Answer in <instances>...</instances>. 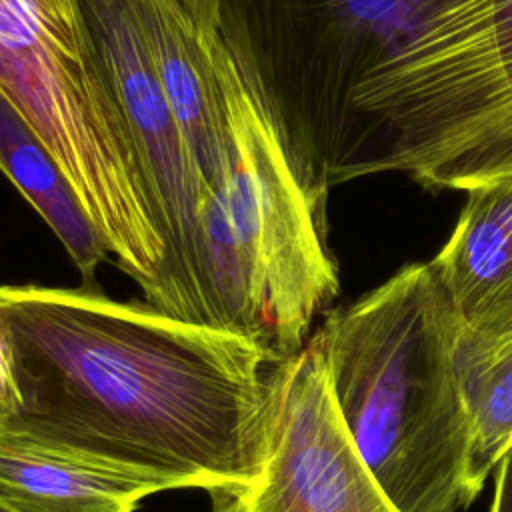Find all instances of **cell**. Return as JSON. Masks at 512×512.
<instances>
[{"mask_svg":"<svg viewBox=\"0 0 512 512\" xmlns=\"http://www.w3.org/2000/svg\"><path fill=\"white\" fill-rule=\"evenodd\" d=\"M0 314L16 386L0 430L162 490L260 478L274 366L252 344L96 284H4Z\"/></svg>","mask_w":512,"mask_h":512,"instance_id":"cell-1","label":"cell"},{"mask_svg":"<svg viewBox=\"0 0 512 512\" xmlns=\"http://www.w3.org/2000/svg\"><path fill=\"white\" fill-rule=\"evenodd\" d=\"M340 422L398 512H458L470 422L458 318L430 264H408L310 336Z\"/></svg>","mask_w":512,"mask_h":512,"instance_id":"cell-2","label":"cell"},{"mask_svg":"<svg viewBox=\"0 0 512 512\" xmlns=\"http://www.w3.org/2000/svg\"><path fill=\"white\" fill-rule=\"evenodd\" d=\"M228 158L204 192L202 326L252 344L270 366L294 358L340 290L326 206L312 198L260 100L218 34Z\"/></svg>","mask_w":512,"mask_h":512,"instance_id":"cell-3","label":"cell"},{"mask_svg":"<svg viewBox=\"0 0 512 512\" xmlns=\"http://www.w3.org/2000/svg\"><path fill=\"white\" fill-rule=\"evenodd\" d=\"M376 172L454 190L512 174V0H460L360 86L336 186Z\"/></svg>","mask_w":512,"mask_h":512,"instance_id":"cell-4","label":"cell"},{"mask_svg":"<svg viewBox=\"0 0 512 512\" xmlns=\"http://www.w3.org/2000/svg\"><path fill=\"white\" fill-rule=\"evenodd\" d=\"M0 94L68 178L108 258L154 306L166 242L80 0H0Z\"/></svg>","mask_w":512,"mask_h":512,"instance_id":"cell-5","label":"cell"},{"mask_svg":"<svg viewBox=\"0 0 512 512\" xmlns=\"http://www.w3.org/2000/svg\"><path fill=\"white\" fill-rule=\"evenodd\" d=\"M460 0H200L314 200L336 186L360 86Z\"/></svg>","mask_w":512,"mask_h":512,"instance_id":"cell-6","label":"cell"},{"mask_svg":"<svg viewBox=\"0 0 512 512\" xmlns=\"http://www.w3.org/2000/svg\"><path fill=\"white\" fill-rule=\"evenodd\" d=\"M80 6L132 134L166 242L162 292L154 308L202 326L200 168L156 74L134 0H80Z\"/></svg>","mask_w":512,"mask_h":512,"instance_id":"cell-7","label":"cell"},{"mask_svg":"<svg viewBox=\"0 0 512 512\" xmlns=\"http://www.w3.org/2000/svg\"><path fill=\"white\" fill-rule=\"evenodd\" d=\"M246 504L248 512H398L340 422L312 338L274 366L268 452Z\"/></svg>","mask_w":512,"mask_h":512,"instance_id":"cell-8","label":"cell"},{"mask_svg":"<svg viewBox=\"0 0 512 512\" xmlns=\"http://www.w3.org/2000/svg\"><path fill=\"white\" fill-rule=\"evenodd\" d=\"M134 6L206 192L224 170L230 140L218 70V30L200 0H134Z\"/></svg>","mask_w":512,"mask_h":512,"instance_id":"cell-9","label":"cell"},{"mask_svg":"<svg viewBox=\"0 0 512 512\" xmlns=\"http://www.w3.org/2000/svg\"><path fill=\"white\" fill-rule=\"evenodd\" d=\"M452 236L428 262L470 344L512 334V174L466 190Z\"/></svg>","mask_w":512,"mask_h":512,"instance_id":"cell-10","label":"cell"},{"mask_svg":"<svg viewBox=\"0 0 512 512\" xmlns=\"http://www.w3.org/2000/svg\"><path fill=\"white\" fill-rule=\"evenodd\" d=\"M156 492L150 480L0 430V508L8 512H134Z\"/></svg>","mask_w":512,"mask_h":512,"instance_id":"cell-11","label":"cell"},{"mask_svg":"<svg viewBox=\"0 0 512 512\" xmlns=\"http://www.w3.org/2000/svg\"><path fill=\"white\" fill-rule=\"evenodd\" d=\"M0 172L56 234L82 284L94 286L96 268L108 260L106 244L48 148L2 94Z\"/></svg>","mask_w":512,"mask_h":512,"instance_id":"cell-12","label":"cell"},{"mask_svg":"<svg viewBox=\"0 0 512 512\" xmlns=\"http://www.w3.org/2000/svg\"><path fill=\"white\" fill-rule=\"evenodd\" d=\"M456 362L470 422L466 476L478 496L512 448V334L490 344L460 336Z\"/></svg>","mask_w":512,"mask_h":512,"instance_id":"cell-13","label":"cell"},{"mask_svg":"<svg viewBox=\"0 0 512 512\" xmlns=\"http://www.w3.org/2000/svg\"><path fill=\"white\" fill-rule=\"evenodd\" d=\"M16 402V386H14V370H12V352L8 332L0 314V424L12 412Z\"/></svg>","mask_w":512,"mask_h":512,"instance_id":"cell-14","label":"cell"},{"mask_svg":"<svg viewBox=\"0 0 512 512\" xmlns=\"http://www.w3.org/2000/svg\"><path fill=\"white\" fill-rule=\"evenodd\" d=\"M490 512H512V448L496 466L494 496Z\"/></svg>","mask_w":512,"mask_h":512,"instance_id":"cell-15","label":"cell"},{"mask_svg":"<svg viewBox=\"0 0 512 512\" xmlns=\"http://www.w3.org/2000/svg\"><path fill=\"white\" fill-rule=\"evenodd\" d=\"M208 494L212 512H248L246 490L242 488H214Z\"/></svg>","mask_w":512,"mask_h":512,"instance_id":"cell-16","label":"cell"},{"mask_svg":"<svg viewBox=\"0 0 512 512\" xmlns=\"http://www.w3.org/2000/svg\"><path fill=\"white\" fill-rule=\"evenodd\" d=\"M0 512H8V510H4V508H0Z\"/></svg>","mask_w":512,"mask_h":512,"instance_id":"cell-17","label":"cell"}]
</instances>
